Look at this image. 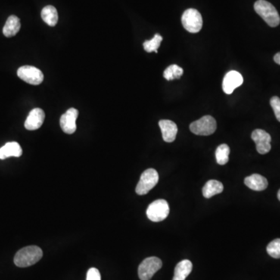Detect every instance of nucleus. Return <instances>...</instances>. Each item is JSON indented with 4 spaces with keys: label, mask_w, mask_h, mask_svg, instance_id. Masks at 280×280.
Masks as SVG:
<instances>
[{
    "label": "nucleus",
    "mask_w": 280,
    "mask_h": 280,
    "mask_svg": "<svg viewBox=\"0 0 280 280\" xmlns=\"http://www.w3.org/2000/svg\"><path fill=\"white\" fill-rule=\"evenodd\" d=\"M270 104L272 106V109H273L274 113H275V117H276L277 120L280 122V99L279 97H272L270 100Z\"/></svg>",
    "instance_id": "obj_24"
},
{
    "label": "nucleus",
    "mask_w": 280,
    "mask_h": 280,
    "mask_svg": "<svg viewBox=\"0 0 280 280\" xmlns=\"http://www.w3.org/2000/svg\"><path fill=\"white\" fill-rule=\"evenodd\" d=\"M22 153L23 150L18 143H7L0 148V160H5L11 157H20Z\"/></svg>",
    "instance_id": "obj_15"
},
{
    "label": "nucleus",
    "mask_w": 280,
    "mask_h": 280,
    "mask_svg": "<svg viewBox=\"0 0 280 280\" xmlns=\"http://www.w3.org/2000/svg\"><path fill=\"white\" fill-rule=\"evenodd\" d=\"M268 254L274 259H280V238L274 240L267 246Z\"/></svg>",
    "instance_id": "obj_23"
},
{
    "label": "nucleus",
    "mask_w": 280,
    "mask_h": 280,
    "mask_svg": "<svg viewBox=\"0 0 280 280\" xmlns=\"http://www.w3.org/2000/svg\"><path fill=\"white\" fill-rule=\"evenodd\" d=\"M244 82L243 76L238 72L230 71L222 80V91L227 94H231L236 88H239Z\"/></svg>",
    "instance_id": "obj_11"
},
{
    "label": "nucleus",
    "mask_w": 280,
    "mask_h": 280,
    "mask_svg": "<svg viewBox=\"0 0 280 280\" xmlns=\"http://www.w3.org/2000/svg\"><path fill=\"white\" fill-rule=\"evenodd\" d=\"M274 61H275V63H277V64L280 65V52L277 53V54H275V55L274 56Z\"/></svg>",
    "instance_id": "obj_26"
},
{
    "label": "nucleus",
    "mask_w": 280,
    "mask_h": 280,
    "mask_svg": "<svg viewBox=\"0 0 280 280\" xmlns=\"http://www.w3.org/2000/svg\"><path fill=\"white\" fill-rule=\"evenodd\" d=\"M181 22L185 30L190 33H198L203 27L201 13L195 9H188L184 12Z\"/></svg>",
    "instance_id": "obj_3"
},
{
    "label": "nucleus",
    "mask_w": 280,
    "mask_h": 280,
    "mask_svg": "<svg viewBox=\"0 0 280 280\" xmlns=\"http://www.w3.org/2000/svg\"><path fill=\"white\" fill-rule=\"evenodd\" d=\"M41 18L47 24L54 26L58 23V12L53 6H46L41 11Z\"/></svg>",
    "instance_id": "obj_19"
},
{
    "label": "nucleus",
    "mask_w": 280,
    "mask_h": 280,
    "mask_svg": "<svg viewBox=\"0 0 280 280\" xmlns=\"http://www.w3.org/2000/svg\"><path fill=\"white\" fill-rule=\"evenodd\" d=\"M158 181L159 175L157 171L153 168H149L141 175L135 191L139 195L147 194L157 185Z\"/></svg>",
    "instance_id": "obj_4"
},
{
    "label": "nucleus",
    "mask_w": 280,
    "mask_h": 280,
    "mask_svg": "<svg viewBox=\"0 0 280 280\" xmlns=\"http://www.w3.org/2000/svg\"><path fill=\"white\" fill-rule=\"evenodd\" d=\"M223 191V185L220 181L209 180L203 188V194L206 199H210Z\"/></svg>",
    "instance_id": "obj_18"
},
{
    "label": "nucleus",
    "mask_w": 280,
    "mask_h": 280,
    "mask_svg": "<svg viewBox=\"0 0 280 280\" xmlns=\"http://www.w3.org/2000/svg\"><path fill=\"white\" fill-rule=\"evenodd\" d=\"M192 270V263L189 260H182L175 269L173 280H185Z\"/></svg>",
    "instance_id": "obj_17"
},
{
    "label": "nucleus",
    "mask_w": 280,
    "mask_h": 280,
    "mask_svg": "<svg viewBox=\"0 0 280 280\" xmlns=\"http://www.w3.org/2000/svg\"><path fill=\"white\" fill-rule=\"evenodd\" d=\"M17 76L27 83L39 85L43 82V73L38 68L31 66H21L17 70Z\"/></svg>",
    "instance_id": "obj_8"
},
{
    "label": "nucleus",
    "mask_w": 280,
    "mask_h": 280,
    "mask_svg": "<svg viewBox=\"0 0 280 280\" xmlns=\"http://www.w3.org/2000/svg\"><path fill=\"white\" fill-rule=\"evenodd\" d=\"M277 197H278V200L280 201V189L278 190V194H277Z\"/></svg>",
    "instance_id": "obj_27"
},
{
    "label": "nucleus",
    "mask_w": 280,
    "mask_h": 280,
    "mask_svg": "<svg viewBox=\"0 0 280 280\" xmlns=\"http://www.w3.org/2000/svg\"><path fill=\"white\" fill-rule=\"evenodd\" d=\"M244 184L250 189L258 191L266 189L269 185L267 179L259 174H254L245 178Z\"/></svg>",
    "instance_id": "obj_14"
},
{
    "label": "nucleus",
    "mask_w": 280,
    "mask_h": 280,
    "mask_svg": "<svg viewBox=\"0 0 280 280\" xmlns=\"http://www.w3.org/2000/svg\"><path fill=\"white\" fill-rule=\"evenodd\" d=\"M170 213V207L164 200H158L153 202L147 208V215L149 219L153 222L164 220Z\"/></svg>",
    "instance_id": "obj_5"
},
{
    "label": "nucleus",
    "mask_w": 280,
    "mask_h": 280,
    "mask_svg": "<svg viewBox=\"0 0 280 280\" xmlns=\"http://www.w3.org/2000/svg\"><path fill=\"white\" fill-rule=\"evenodd\" d=\"M43 251L38 246H28L17 252L14 257V263L20 268H26L35 265L41 260Z\"/></svg>",
    "instance_id": "obj_1"
},
{
    "label": "nucleus",
    "mask_w": 280,
    "mask_h": 280,
    "mask_svg": "<svg viewBox=\"0 0 280 280\" xmlns=\"http://www.w3.org/2000/svg\"><path fill=\"white\" fill-rule=\"evenodd\" d=\"M251 138L256 144L257 151L260 154H266L271 150V135L262 129H256L251 134Z\"/></svg>",
    "instance_id": "obj_9"
},
{
    "label": "nucleus",
    "mask_w": 280,
    "mask_h": 280,
    "mask_svg": "<svg viewBox=\"0 0 280 280\" xmlns=\"http://www.w3.org/2000/svg\"><path fill=\"white\" fill-rule=\"evenodd\" d=\"M162 261L159 258L149 257L144 259L138 269L140 280H150L153 275L162 268Z\"/></svg>",
    "instance_id": "obj_6"
},
{
    "label": "nucleus",
    "mask_w": 280,
    "mask_h": 280,
    "mask_svg": "<svg viewBox=\"0 0 280 280\" xmlns=\"http://www.w3.org/2000/svg\"><path fill=\"white\" fill-rule=\"evenodd\" d=\"M256 13L266 22L268 25L275 27L280 23L278 11L272 4L265 0H258L254 5Z\"/></svg>",
    "instance_id": "obj_2"
},
{
    "label": "nucleus",
    "mask_w": 280,
    "mask_h": 280,
    "mask_svg": "<svg viewBox=\"0 0 280 280\" xmlns=\"http://www.w3.org/2000/svg\"><path fill=\"white\" fill-rule=\"evenodd\" d=\"M159 126L161 129L162 135L165 142H174L178 133V126L176 124L172 121L163 119L159 122Z\"/></svg>",
    "instance_id": "obj_13"
},
{
    "label": "nucleus",
    "mask_w": 280,
    "mask_h": 280,
    "mask_svg": "<svg viewBox=\"0 0 280 280\" xmlns=\"http://www.w3.org/2000/svg\"><path fill=\"white\" fill-rule=\"evenodd\" d=\"M87 280H101L99 270L96 268H91L87 274Z\"/></svg>",
    "instance_id": "obj_25"
},
{
    "label": "nucleus",
    "mask_w": 280,
    "mask_h": 280,
    "mask_svg": "<svg viewBox=\"0 0 280 280\" xmlns=\"http://www.w3.org/2000/svg\"><path fill=\"white\" fill-rule=\"evenodd\" d=\"M162 41H163V38H162L161 35H159V34H156L151 40L144 41V49L147 52H153V51H154V52L157 53L158 52L157 49L160 47Z\"/></svg>",
    "instance_id": "obj_22"
},
{
    "label": "nucleus",
    "mask_w": 280,
    "mask_h": 280,
    "mask_svg": "<svg viewBox=\"0 0 280 280\" xmlns=\"http://www.w3.org/2000/svg\"><path fill=\"white\" fill-rule=\"evenodd\" d=\"M230 147L227 144H221L216 150V162L218 164L224 165L229 160Z\"/></svg>",
    "instance_id": "obj_20"
},
{
    "label": "nucleus",
    "mask_w": 280,
    "mask_h": 280,
    "mask_svg": "<svg viewBox=\"0 0 280 280\" xmlns=\"http://www.w3.org/2000/svg\"><path fill=\"white\" fill-rule=\"evenodd\" d=\"M183 75V69L177 65H172L168 66L163 72V77L166 80H173L175 79H180Z\"/></svg>",
    "instance_id": "obj_21"
},
{
    "label": "nucleus",
    "mask_w": 280,
    "mask_h": 280,
    "mask_svg": "<svg viewBox=\"0 0 280 280\" xmlns=\"http://www.w3.org/2000/svg\"><path fill=\"white\" fill-rule=\"evenodd\" d=\"M79 111L76 108H69L60 118V126L66 134H73L76 132V124Z\"/></svg>",
    "instance_id": "obj_10"
},
{
    "label": "nucleus",
    "mask_w": 280,
    "mask_h": 280,
    "mask_svg": "<svg viewBox=\"0 0 280 280\" xmlns=\"http://www.w3.org/2000/svg\"><path fill=\"white\" fill-rule=\"evenodd\" d=\"M190 130L198 135H209L216 130V122L214 118L206 116L190 125Z\"/></svg>",
    "instance_id": "obj_7"
},
{
    "label": "nucleus",
    "mask_w": 280,
    "mask_h": 280,
    "mask_svg": "<svg viewBox=\"0 0 280 280\" xmlns=\"http://www.w3.org/2000/svg\"><path fill=\"white\" fill-rule=\"evenodd\" d=\"M45 112L42 109L35 108L28 115L24 126L27 130H37L41 128L45 120Z\"/></svg>",
    "instance_id": "obj_12"
},
{
    "label": "nucleus",
    "mask_w": 280,
    "mask_h": 280,
    "mask_svg": "<svg viewBox=\"0 0 280 280\" xmlns=\"http://www.w3.org/2000/svg\"><path fill=\"white\" fill-rule=\"evenodd\" d=\"M20 26L21 25H20V19L14 15L10 16L7 19L6 24L4 25L3 33L7 38H11L18 33Z\"/></svg>",
    "instance_id": "obj_16"
}]
</instances>
